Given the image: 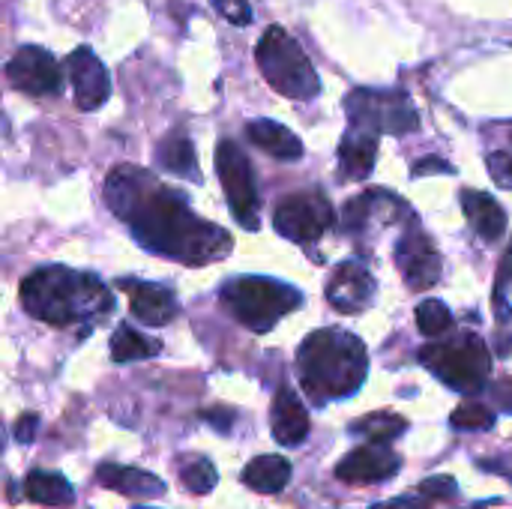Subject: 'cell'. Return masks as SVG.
<instances>
[{
  "mask_svg": "<svg viewBox=\"0 0 512 509\" xmlns=\"http://www.w3.org/2000/svg\"><path fill=\"white\" fill-rule=\"evenodd\" d=\"M204 420H207V423H213V426H219L222 432H228V429H231V414H213V411H204Z\"/></svg>",
  "mask_w": 512,
  "mask_h": 509,
  "instance_id": "d590c367",
  "label": "cell"
},
{
  "mask_svg": "<svg viewBox=\"0 0 512 509\" xmlns=\"http://www.w3.org/2000/svg\"><path fill=\"white\" fill-rule=\"evenodd\" d=\"M378 159V135L366 129H348L339 144V168L345 180H363L372 174Z\"/></svg>",
  "mask_w": 512,
  "mask_h": 509,
  "instance_id": "ac0fdd59",
  "label": "cell"
},
{
  "mask_svg": "<svg viewBox=\"0 0 512 509\" xmlns=\"http://www.w3.org/2000/svg\"><path fill=\"white\" fill-rule=\"evenodd\" d=\"M24 495L33 504H42V507H72V501H75V492L66 483V477L54 474V471H33V474H27Z\"/></svg>",
  "mask_w": 512,
  "mask_h": 509,
  "instance_id": "7402d4cb",
  "label": "cell"
},
{
  "mask_svg": "<svg viewBox=\"0 0 512 509\" xmlns=\"http://www.w3.org/2000/svg\"><path fill=\"white\" fill-rule=\"evenodd\" d=\"M512 282V249L507 252V258L501 261V270H498V285H495V291H498V297L504 294V288Z\"/></svg>",
  "mask_w": 512,
  "mask_h": 509,
  "instance_id": "836d02e7",
  "label": "cell"
},
{
  "mask_svg": "<svg viewBox=\"0 0 512 509\" xmlns=\"http://www.w3.org/2000/svg\"><path fill=\"white\" fill-rule=\"evenodd\" d=\"M96 483L111 489V492H120L126 498H144V501H153V498H162L165 495V486L159 477L147 474V471H138V468H123V465H99L96 468Z\"/></svg>",
  "mask_w": 512,
  "mask_h": 509,
  "instance_id": "e0dca14e",
  "label": "cell"
},
{
  "mask_svg": "<svg viewBox=\"0 0 512 509\" xmlns=\"http://www.w3.org/2000/svg\"><path fill=\"white\" fill-rule=\"evenodd\" d=\"M336 222L330 201L321 192H297L279 201L273 213V225L282 237L294 243H315L321 240Z\"/></svg>",
  "mask_w": 512,
  "mask_h": 509,
  "instance_id": "9c48e42d",
  "label": "cell"
},
{
  "mask_svg": "<svg viewBox=\"0 0 512 509\" xmlns=\"http://www.w3.org/2000/svg\"><path fill=\"white\" fill-rule=\"evenodd\" d=\"M21 306L54 327L75 324L78 318H93L111 312L114 300L105 285L90 273H75L66 267H42L21 282Z\"/></svg>",
  "mask_w": 512,
  "mask_h": 509,
  "instance_id": "3957f363",
  "label": "cell"
},
{
  "mask_svg": "<svg viewBox=\"0 0 512 509\" xmlns=\"http://www.w3.org/2000/svg\"><path fill=\"white\" fill-rule=\"evenodd\" d=\"M423 366L453 390H483L492 372V357L477 333H462L450 342H432L420 351Z\"/></svg>",
  "mask_w": 512,
  "mask_h": 509,
  "instance_id": "8992f818",
  "label": "cell"
},
{
  "mask_svg": "<svg viewBox=\"0 0 512 509\" xmlns=\"http://www.w3.org/2000/svg\"><path fill=\"white\" fill-rule=\"evenodd\" d=\"M372 509H402V507H399V504H375Z\"/></svg>",
  "mask_w": 512,
  "mask_h": 509,
  "instance_id": "8d00e7d4",
  "label": "cell"
},
{
  "mask_svg": "<svg viewBox=\"0 0 512 509\" xmlns=\"http://www.w3.org/2000/svg\"><path fill=\"white\" fill-rule=\"evenodd\" d=\"M135 509H147V507H135Z\"/></svg>",
  "mask_w": 512,
  "mask_h": 509,
  "instance_id": "74e56055",
  "label": "cell"
},
{
  "mask_svg": "<svg viewBox=\"0 0 512 509\" xmlns=\"http://www.w3.org/2000/svg\"><path fill=\"white\" fill-rule=\"evenodd\" d=\"M216 9H219V15H225L231 24H237V27H246V24H252V6H249V0H210Z\"/></svg>",
  "mask_w": 512,
  "mask_h": 509,
  "instance_id": "f1b7e54d",
  "label": "cell"
},
{
  "mask_svg": "<svg viewBox=\"0 0 512 509\" xmlns=\"http://www.w3.org/2000/svg\"><path fill=\"white\" fill-rule=\"evenodd\" d=\"M297 369L315 405L354 396L369 369L366 345L345 330H318L306 336L297 354Z\"/></svg>",
  "mask_w": 512,
  "mask_h": 509,
  "instance_id": "7a4b0ae2",
  "label": "cell"
},
{
  "mask_svg": "<svg viewBox=\"0 0 512 509\" xmlns=\"http://www.w3.org/2000/svg\"><path fill=\"white\" fill-rule=\"evenodd\" d=\"M453 429H465V432H486L495 426V411H489L486 405H474V402H465L453 411L450 417Z\"/></svg>",
  "mask_w": 512,
  "mask_h": 509,
  "instance_id": "83f0119b",
  "label": "cell"
},
{
  "mask_svg": "<svg viewBox=\"0 0 512 509\" xmlns=\"http://www.w3.org/2000/svg\"><path fill=\"white\" fill-rule=\"evenodd\" d=\"M216 171L228 198V207L234 213V219L246 228L255 231L258 228V186H255V174L252 165L246 159V153L231 141H219L216 147Z\"/></svg>",
  "mask_w": 512,
  "mask_h": 509,
  "instance_id": "ba28073f",
  "label": "cell"
},
{
  "mask_svg": "<svg viewBox=\"0 0 512 509\" xmlns=\"http://www.w3.org/2000/svg\"><path fill=\"white\" fill-rule=\"evenodd\" d=\"M345 111L354 129H366L372 135H405L420 126V117L405 90L357 87L345 96Z\"/></svg>",
  "mask_w": 512,
  "mask_h": 509,
  "instance_id": "52a82bcc",
  "label": "cell"
},
{
  "mask_svg": "<svg viewBox=\"0 0 512 509\" xmlns=\"http://www.w3.org/2000/svg\"><path fill=\"white\" fill-rule=\"evenodd\" d=\"M255 60L267 84L288 99H312L321 90L318 72L300 42L285 27H267L255 45Z\"/></svg>",
  "mask_w": 512,
  "mask_h": 509,
  "instance_id": "5b68a950",
  "label": "cell"
},
{
  "mask_svg": "<svg viewBox=\"0 0 512 509\" xmlns=\"http://www.w3.org/2000/svg\"><path fill=\"white\" fill-rule=\"evenodd\" d=\"M453 168L447 162H441L438 156H426L414 165V177H423V174H450Z\"/></svg>",
  "mask_w": 512,
  "mask_h": 509,
  "instance_id": "d6a6232c",
  "label": "cell"
},
{
  "mask_svg": "<svg viewBox=\"0 0 512 509\" xmlns=\"http://www.w3.org/2000/svg\"><path fill=\"white\" fill-rule=\"evenodd\" d=\"M246 138L282 162H297L303 156V141L288 126H282L276 120H252L246 126Z\"/></svg>",
  "mask_w": 512,
  "mask_h": 509,
  "instance_id": "ffe728a7",
  "label": "cell"
},
{
  "mask_svg": "<svg viewBox=\"0 0 512 509\" xmlns=\"http://www.w3.org/2000/svg\"><path fill=\"white\" fill-rule=\"evenodd\" d=\"M372 297H375V279L363 264H354V261L342 264L327 285V300L345 315H357L369 309Z\"/></svg>",
  "mask_w": 512,
  "mask_h": 509,
  "instance_id": "5bb4252c",
  "label": "cell"
},
{
  "mask_svg": "<svg viewBox=\"0 0 512 509\" xmlns=\"http://www.w3.org/2000/svg\"><path fill=\"white\" fill-rule=\"evenodd\" d=\"M120 291H126L132 315L138 321H144L147 327H165V324H171L177 318V297L162 285L123 279Z\"/></svg>",
  "mask_w": 512,
  "mask_h": 509,
  "instance_id": "9a60e30c",
  "label": "cell"
},
{
  "mask_svg": "<svg viewBox=\"0 0 512 509\" xmlns=\"http://www.w3.org/2000/svg\"><path fill=\"white\" fill-rule=\"evenodd\" d=\"M495 399H498L507 411H512V381H504V384L495 387Z\"/></svg>",
  "mask_w": 512,
  "mask_h": 509,
  "instance_id": "e575fe53",
  "label": "cell"
},
{
  "mask_svg": "<svg viewBox=\"0 0 512 509\" xmlns=\"http://www.w3.org/2000/svg\"><path fill=\"white\" fill-rule=\"evenodd\" d=\"M399 468H402V462L387 444H369V447L348 453L342 459V465L336 468V477L345 483H384V480L396 477Z\"/></svg>",
  "mask_w": 512,
  "mask_h": 509,
  "instance_id": "4fadbf2b",
  "label": "cell"
},
{
  "mask_svg": "<svg viewBox=\"0 0 512 509\" xmlns=\"http://www.w3.org/2000/svg\"><path fill=\"white\" fill-rule=\"evenodd\" d=\"M36 429H39V417L36 414H21L15 420V441L18 444H30L36 438Z\"/></svg>",
  "mask_w": 512,
  "mask_h": 509,
  "instance_id": "1f68e13d",
  "label": "cell"
},
{
  "mask_svg": "<svg viewBox=\"0 0 512 509\" xmlns=\"http://www.w3.org/2000/svg\"><path fill=\"white\" fill-rule=\"evenodd\" d=\"M489 174L498 186L504 189H512V156L504 153V150H495L489 153Z\"/></svg>",
  "mask_w": 512,
  "mask_h": 509,
  "instance_id": "f546056e",
  "label": "cell"
},
{
  "mask_svg": "<svg viewBox=\"0 0 512 509\" xmlns=\"http://www.w3.org/2000/svg\"><path fill=\"white\" fill-rule=\"evenodd\" d=\"M180 483L186 486V492L192 495H210L219 483V474L213 468V462L207 459H192L189 465H183L180 471Z\"/></svg>",
  "mask_w": 512,
  "mask_h": 509,
  "instance_id": "4316f807",
  "label": "cell"
},
{
  "mask_svg": "<svg viewBox=\"0 0 512 509\" xmlns=\"http://www.w3.org/2000/svg\"><path fill=\"white\" fill-rule=\"evenodd\" d=\"M105 204L129 225L135 240L156 255L204 267L231 252L228 231L198 219L177 189L162 186L135 165H120L108 174Z\"/></svg>",
  "mask_w": 512,
  "mask_h": 509,
  "instance_id": "6da1fadb",
  "label": "cell"
},
{
  "mask_svg": "<svg viewBox=\"0 0 512 509\" xmlns=\"http://www.w3.org/2000/svg\"><path fill=\"white\" fill-rule=\"evenodd\" d=\"M462 210L468 216V225L483 237V240H498L504 237L507 231V213L504 207L486 195V192H477V189H465L462 192Z\"/></svg>",
  "mask_w": 512,
  "mask_h": 509,
  "instance_id": "d6986e66",
  "label": "cell"
},
{
  "mask_svg": "<svg viewBox=\"0 0 512 509\" xmlns=\"http://www.w3.org/2000/svg\"><path fill=\"white\" fill-rule=\"evenodd\" d=\"M66 72H69V81H72V90H75V102L81 111H96L108 102L111 96V78H108V69L105 63L87 48H75L69 57H66Z\"/></svg>",
  "mask_w": 512,
  "mask_h": 509,
  "instance_id": "7c38bea8",
  "label": "cell"
},
{
  "mask_svg": "<svg viewBox=\"0 0 512 509\" xmlns=\"http://www.w3.org/2000/svg\"><path fill=\"white\" fill-rule=\"evenodd\" d=\"M351 429H354V432H360V435H366L372 444H390V441H396V438L408 429V423H405L399 414L375 411V414H369V417L357 420Z\"/></svg>",
  "mask_w": 512,
  "mask_h": 509,
  "instance_id": "d4e9b609",
  "label": "cell"
},
{
  "mask_svg": "<svg viewBox=\"0 0 512 509\" xmlns=\"http://www.w3.org/2000/svg\"><path fill=\"white\" fill-rule=\"evenodd\" d=\"M6 78L15 90L30 96H57L63 90L60 63L39 45H21L6 63Z\"/></svg>",
  "mask_w": 512,
  "mask_h": 509,
  "instance_id": "30bf717a",
  "label": "cell"
},
{
  "mask_svg": "<svg viewBox=\"0 0 512 509\" xmlns=\"http://www.w3.org/2000/svg\"><path fill=\"white\" fill-rule=\"evenodd\" d=\"M420 492L426 498H453L459 492V486H456L453 477H432V480H423L420 483Z\"/></svg>",
  "mask_w": 512,
  "mask_h": 509,
  "instance_id": "4dcf8cb0",
  "label": "cell"
},
{
  "mask_svg": "<svg viewBox=\"0 0 512 509\" xmlns=\"http://www.w3.org/2000/svg\"><path fill=\"white\" fill-rule=\"evenodd\" d=\"M156 162H159V168H165V171H171L177 177H186V180H195V183L201 180L198 159H195V147H192V141L183 132H174V135H168L159 144Z\"/></svg>",
  "mask_w": 512,
  "mask_h": 509,
  "instance_id": "603a6c76",
  "label": "cell"
},
{
  "mask_svg": "<svg viewBox=\"0 0 512 509\" xmlns=\"http://www.w3.org/2000/svg\"><path fill=\"white\" fill-rule=\"evenodd\" d=\"M270 432L282 447H297L309 435V414L291 387H279L270 405Z\"/></svg>",
  "mask_w": 512,
  "mask_h": 509,
  "instance_id": "2e32d148",
  "label": "cell"
},
{
  "mask_svg": "<svg viewBox=\"0 0 512 509\" xmlns=\"http://www.w3.org/2000/svg\"><path fill=\"white\" fill-rule=\"evenodd\" d=\"M417 327H420L423 336L435 339V336H444L453 327V315L441 300H423L417 306Z\"/></svg>",
  "mask_w": 512,
  "mask_h": 509,
  "instance_id": "484cf974",
  "label": "cell"
},
{
  "mask_svg": "<svg viewBox=\"0 0 512 509\" xmlns=\"http://www.w3.org/2000/svg\"><path fill=\"white\" fill-rule=\"evenodd\" d=\"M396 264L402 267V276L408 282V288L414 291H426L432 285H438L441 279V255L432 243V237L411 222L405 237L396 246Z\"/></svg>",
  "mask_w": 512,
  "mask_h": 509,
  "instance_id": "8fae6325",
  "label": "cell"
},
{
  "mask_svg": "<svg viewBox=\"0 0 512 509\" xmlns=\"http://www.w3.org/2000/svg\"><path fill=\"white\" fill-rule=\"evenodd\" d=\"M219 300L234 321H240L243 327L255 333L273 330L288 312L300 309L303 303L297 288L282 285L276 279H264V276H240V279L225 282Z\"/></svg>",
  "mask_w": 512,
  "mask_h": 509,
  "instance_id": "277c9868",
  "label": "cell"
},
{
  "mask_svg": "<svg viewBox=\"0 0 512 509\" xmlns=\"http://www.w3.org/2000/svg\"><path fill=\"white\" fill-rule=\"evenodd\" d=\"M243 483L258 495H279L291 483V462L282 456H258L246 465Z\"/></svg>",
  "mask_w": 512,
  "mask_h": 509,
  "instance_id": "44dd1931",
  "label": "cell"
},
{
  "mask_svg": "<svg viewBox=\"0 0 512 509\" xmlns=\"http://www.w3.org/2000/svg\"><path fill=\"white\" fill-rule=\"evenodd\" d=\"M162 351V345L156 339H147L141 336L138 330H132L129 324H120L114 330V339H111V360L114 363H132V360H147V357H156Z\"/></svg>",
  "mask_w": 512,
  "mask_h": 509,
  "instance_id": "cb8c5ba5",
  "label": "cell"
}]
</instances>
